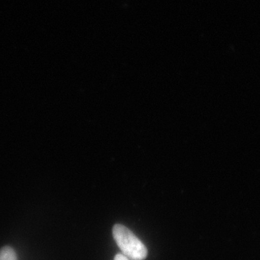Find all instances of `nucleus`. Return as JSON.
I'll list each match as a JSON object with an SVG mask.
<instances>
[{
    "label": "nucleus",
    "mask_w": 260,
    "mask_h": 260,
    "mask_svg": "<svg viewBox=\"0 0 260 260\" xmlns=\"http://www.w3.org/2000/svg\"><path fill=\"white\" fill-rule=\"evenodd\" d=\"M113 237L122 252L131 260H144L148 256L146 246L129 229L116 224L113 227Z\"/></svg>",
    "instance_id": "f257e3e1"
},
{
    "label": "nucleus",
    "mask_w": 260,
    "mask_h": 260,
    "mask_svg": "<svg viewBox=\"0 0 260 260\" xmlns=\"http://www.w3.org/2000/svg\"><path fill=\"white\" fill-rule=\"evenodd\" d=\"M114 260H131L128 259L125 256L123 255L122 254H117L114 257Z\"/></svg>",
    "instance_id": "7ed1b4c3"
},
{
    "label": "nucleus",
    "mask_w": 260,
    "mask_h": 260,
    "mask_svg": "<svg viewBox=\"0 0 260 260\" xmlns=\"http://www.w3.org/2000/svg\"><path fill=\"white\" fill-rule=\"evenodd\" d=\"M0 260H18V256L13 248L7 246L0 250Z\"/></svg>",
    "instance_id": "f03ea898"
}]
</instances>
